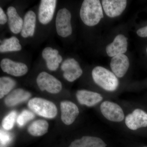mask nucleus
Returning a JSON list of instances; mask_svg holds the SVG:
<instances>
[{"label": "nucleus", "instance_id": "30", "mask_svg": "<svg viewBox=\"0 0 147 147\" xmlns=\"http://www.w3.org/2000/svg\"></svg>", "mask_w": 147, "mask_h": 147}, {"label": "nucleus", "instance_id": "9", "mask_svg": "<svg viewBox=\"0 0 147 147\" xmlns=\"http://www.w3.org/2000/svg\"><path fill=\"white\" fill-rule=\"evenodd\" d=\"M61 119L65 124L70 125L75 121L79 114L77 105L68 100L62 101L60 103Z\"/></svg>", "mask_w": 147, "mask_h": 147}, {"label": "nucleus", "instance_id": "3", "mask_svg": "<svg viewBox=\"0 0 147 147\" xmlns=\"http://www.w3.org/2000/svg\"><path fill=\"white\" fill-rule=\"evenodd\" d=\"M28 106L34 113L46 118H54L57 114V109L53 102L40 98L30 99Z\"/></svg>", "mask_w": 147, "mask_h": 147}, {"label": "nucleus", "instance_id": "12", "mask_svg": "<svg viewBox=\"0 0 147 147\" xmlns=\"http://www.w3.org/2000/svg\"><path fill=\"white\" fill-rule=\"evenodd\" d=\"M125 0H103L102 7L105 14L111 18L120 16L126 8Z\"/></svg>", "mask_w": 147, "mask_h": 147}, {"label": "nucleus", "instance_id": "8", "mask_svg": "<svg viewBox=\"0 0 147 147\" xmlns=\"http://www.w3.org/2000/svg\"><path fill=\"white\" fill-rule=\"evenodd\" d=\"M125 123L129 129L132 130L147 127V113L141 109H135L126 116Z\"/></svg>", "mask_w": 147, "mask_h": 147}, {"label": "nucleus", "instance_id": "17", "mask_svg": "<svg viewBox=\"0 0 147 147\" xmlns=\"http://www.w3.org/2000/svg\"><path fill=\"white\" fill-rule=\"evenodd\" d=\"M7 15L10 30L15 34L19 33L23 28L24 21L17 13L16 8L12 6L9 7L7 9Z\"/></svg>", "mask_w": 147, "mask_h": 147}, {"label": "nucleus", "instance_id": "20", "mask_svg": "<svg viewBox=\"0 0 147 147\" xmlns=\"http://www.w3.org/2000/svg\"><path fill=\"white\" fill-rule=\"evenodd\" d=\"M59 52L50 47L45 48L42 51V57L46 62L47 68L51 71H56L59 67Z\"/></svg>", "mask_w": 147, "mask_h": 147}, {"label": "nucleus", "instance_id": "21", "mask_svg": "<svg viewBox=\"0 0 147 147\" xmlns=\"http://www.w3.org/2000/svg\"><path fill=\"white\" fill-rule=\"evenodd\" d=\"M49 125L44 120H38L32 123L28 128L29 134L35 137L42 136L48 131Z\"/></svg>", "mask_w": 147, "mask_h": 147}, {"label": "nucleus", "instance_id": "29", "mask_svg": "<svg viewBox=\"0 0 147 147\" xmlns=\"http://www.w3.org/2000/svg\"><path fill=\"white\" fill-rule=\"evenodd\" d=\"M146 51H147V48Z\"/></svg>", "mask_w": 147, "mask_h": 147}, {"label": "nucleus", "instance_id": "23", "mask_svg": "<svg viewBox=\"0 0 147 147\" xmlns=\"http://www.w3.org/2000/svg\"><path fill=\"white\" fill-rule=\"evenodd\" d=\"M16 82L9 77L3 76L0 78V98L1 99L14 88Z\"/></svg>", "mask_w": 147, "mask_h": 147}, {"label": "nucleus", "instance_id": "24", "mask_svg": "<svg viewBox=\"0 0 147 147\" xmlns=\"http://www.w3.org/2000/svg\"><path fill=\"white\" fill-rule=\"evenodd\" d=\"M35 117L33 112L30 110H24L18 115L17 118V123L19 127H23Z\"/></svg>", "mask_w": 147, "mask_h": 147}, {"label": "nucleus", "instance_id": "19", "mask_svg": "<svg viewBox=\"0 0 147 147\" xmlns=\"http://www.w3.org/2000/svg\"><path fill=\"white\" fill-rule=\"evenodd\" d=\"M105 142L98 137L84 136L72 142L69 147H106Z\"/></svg>", "mask_w": 147, "mask_h": 147}, {"label": "nucleus", "instance_id": "26", "mask_svg": "<svg viewBox=\"0 0 147 147\" xmlns=\"http://www.w3.org/2000/svg\"><path fill=\"white\" fill-rule=\"evenodd\" d=\"M11 141V137L8 134L1 130V147H6Z\"/></svg>", "mask_w": 147, "mask_h": 147}, {"label": "nucleus", "instance_id": "27", "mask_svg": "<svg viewBox=\"0 0 147 147\" xmlns=\"http://www.w3.org/2000/svg\"><path fill=\"white\" fill-rule=\"evenodd\" d=\"M8 21V18L6 15L3 10V9L0 8V24L1 25H4Z\"/></svg>", "mask_w": 147, "mask_h": 147}, {"label": "nucleus", "instance_id": "18", "mask_svg": "<svg viewBox=\"0 0 147 147\" xmlns=\"http://www.w3.org/2000/svg\"><path fill=\"white\" fill-rule=\"evenodd\" d=\"M36 23V15L32 11H28L24 16V24L21 30V35L26 38L33 36Z\"/></svg>", "mask_w": 147, "mask_h": 147}, {"label": "nucleus", "instance_id": "13", "mask_svg": "<svg viewBox=\"0 0 147 147\" xmlns=\"http://www.w3.org/2000/svg\"><path fill=\"white\" fill-rule=\"evenodd\" d=\"M110 67L113 73L119 78L123 77L129 67V60L127 56L121 54L113 57L110 62Z\"/></svg>", "mask_w": 147, "mask_h": 147}, {"label": "nucleus", "instance_id": "7", "mask_svg": "<svg viewBox=\"0 0 147 147\" xmlns=\"http://www.w3.org/2000/svg\"><path fill=\"white\" fill-rule=\"evenodd\" d=\"M61 69L64 72V78L70 82L75 81L83 74V70L79 63L73 58H68L64 61Z\"/></svg>", "mask_w": 147, "mask_h": 147}, {"label": "nucleus", "instance_id": "25", "mask_svg": "<svg viewBox=\"0 0 147 147\" xmlns=\"http://www.w3.org/2000/svg\"><path fill=\"white\" fill-rule=\"evenodd\" d=\"M16 116L17 113L15 111H12L5 117L2 122L3 128L7 130H10L13 128Z\"/></svg>", "mask_w": 147, "mask_h": 147}, {"label": "nucleus", "instance_id": "22", "mask_svg": "<svg viewBox=\"0 0 147 147\" xmlns=\"http://www.w3.org/2000/svg\"><path fill=\"white\" fill-rule=\"evenodd\" d=\"M22 47L19 40L15 36H12L4 40L0 45V52L1 53L16 52L20 51Z\"/></svg>", "mask_w": 147, "mask_h": 147}, {"label": "nucleus", "instance_id": "15", "mask_svg": "<svg viewBox=\"0 0 147 147\" xmlns=\"http://www.w3.org/2000/svg\"><path fill=\"white\" fill-rule=\"evenodd\" d=\"M76 97L80 104L86 105L88 107L94 106L102 101L103 99L100 94L86 90L77 91Z\"/></svg>", "mask_w": 147, "mask_h": 147}, {"label": "nucleus", "instance_id": "11", "mask_svg": "<svg viewBox=\"0 0 147 147\" xmlns=\"http://www.w3.org/2000/svg\"><path fill=\"white\" fill-rule=\"evenodd\" d=\"M57 3L56 0L41 1L38 14V20L41 24L46 25L52 21Z\"/></svg>", "mask_w": 147, "mask_h": 147}, {"label": "nucleus", "instance_id": "10", "mask_svg": "<svg viewBox=\"0 0 147 147\" xmlns=\"http://www.w3.org/2000/svg\"><path fill=\"white\" fill-rule=\"evenodd\" d=\"M0 65L4 72L13 76H24L28 71L26 65L23 63L13 61L7 58L2 60Z\"/></svg>", "mask_w": 147, "mask_h": 147}, {"label": "nucleus", "instance_id": "5", "mask_svg": "<svg viewBox=\"0 0 147 147\" xmlns=\"http://www.w3.org/2000/svg\"><path fill=\"white\" fill-rule=\"evenodd\" d=\"M36 82L41 91L46 90L51 94L58 93L62 88L61 83L59 80L45 71H42L38 74Z\"/></svg>", "mask_w": 147, "mask_h": 147}, {"label": "nucleus", "instance_id": "28", "mask_svg": "<svg viewBox=\"0 0 147 147\" xmlns=\"http://www.w3.org/2000/svg\"><path fill=\"white\" fill-rule=\"evenodd\" d=\"M137 33L139 36L141 37H147V26L139 29L137 31Z\"/></svg>", "mask_w": 147, "mask_h": 147}, {"label": "nucleus", "instance_id": "1", "mask_svg": "<svg viewBox=\"0 0 147 147\" xmlns=\"http://www.w3.org/2000/svg\"><path fill=\"white\" fill-rule=\"evenodd\" d=\"M82 21L88 26H94L103 18L102 6L98 0H85L82 3L80 11Z\"/></svg>", "mask_w": 147, "mask_h": 147}, {"label": "nucleus", "instance_id": "2", "mask_svg": "<svg viewBox=\"0 0 147 147\" xmlns=\"http://www.w3.org/2000/svg\"><path fill=\"white\" fill-rule=\"evenodd\" d=\"M92 77L96 84L107 91H115L119 86V82L117 76L102 67L97 66L94 68Z\"/></svg>", "mask_w": 147, "mask_h": 147}, {"label": "nucleus", "instance_id": "6", "mask_svg": "<svg viewBox=\"0 0 147 147\" xmlns=\"http://www.w3.org/2000/svg\"><path fill=\"white\" fill-rule=\"evenodd\" d=\"M100 110L102 115L111 121L120 122L125 118L123 110L115 102L104 101L100 105Z\"/></svg>", "mask_w": 147, "mask_h": 147}, {"label": "nucleus", "instance_id": "14", "mask_svg": "<svg viewBox=\"0 0 147 147\" xmlns=\"http://www.w3.org/2000/svg\"><path fill=\"white\" fill-rule=\"evenodd\" d=\"M127 39L122 34H119L116 36L113 42L107 45L106 51L110 57H114L117 55L125 53L127 50Z\"/></svg>", "mask_w": 147, "mask_h": 147}, {"label": "nucleus", "instance_id": "4", "mask_svg": "<svg viewBox=\"0 0 147 147\" xmlns=\"http://www.w3.org/2000/svg\"><path fill=\"white\" fill-rule=\"evenodd\" d=\"M71 13L66 8L61 9L58 11L56 16V26L59 36L65 38L71 34Z\"/></svg>", "mask_w": 147, "mask_h": 147}, {"label": "nucleus", "instance_id": "16", "mask_svg": "<svg viewBox=\"0 0 147 147\" xmlns=\"http://www.w3.org/2000/svg\"><path fill=\"white\" fill-rule=\"evenodd\" d=\"M31 96V94L29 92L23 89H16L11 92L5 98V103L8 107H13L26 101Z\"/></svg>", "mask_w": 147, "mask_h": 147}]
</instances>
